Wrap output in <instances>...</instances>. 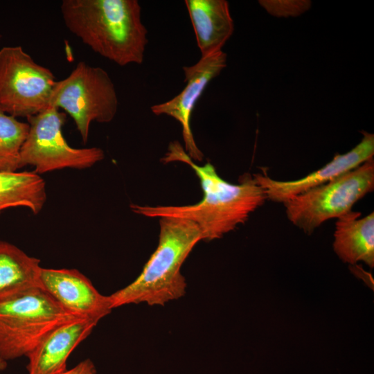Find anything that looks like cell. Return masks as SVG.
I'll return each mask as SVG.
<instances>
[{
    "instance_id": "obj_1",
    "label": "cell",
    "mask_w": 374,
    "mask_h": 374,
    "mask_svg": "<svg viewBox=\"0 0 374 374\" xmlns=\"http://www.w3.org/2000/svg\"><path fill=\"white\" fill-rule=\"evenodd\" d=\"M163 163L180 161L188 165L199 179L203 197L199 202L185 206L130 205L131 210L148 217H172L188 220L200 229L203 240L222 238L244 224L251 213L267 199L263 188L253 175L245 174L238 184H231L217 174L209 162L198 166L177 141L170 143Z\"/></svg>"
},
{
    "instance_id": "obj_2",
    "label": "cell",
    "mask_w": 374,
    "mask_h": 374,
    "mask_svg": "<svg viewBox=\"0 0 374 374\" xmlns=\"http://www.w3.org/2000/svg\"><path fill=\"white\" fill-rule=\"evenodd\" d=\"M66 28L100 56L124 66L141 64L148 43L137 0H63Z\"/></svg>"
},
{
    "instance_id": "obj_3",
    "label": "cell",
    "mask_w": 374,
    "mask_h": 374,
    "mask_svg": "<svg viewBox=\"0 0 374 374\" xmlns=\"http://www.w3.org/2000/svg\"><path fill=\"white\" fill-rule=\"evenodd\" d=\"M158 245L131 283L109 295L113 309L144 303L164 305L186 294L181 267L194 247L203 240L199 227L179 217L159 218Z\"/></svg>"
},
{
    "instance_id": "obj_4",
    "label": "cell",
    "mask_w": 374,
    "mask_h": 374,
    "mask_svg": "<svg viewBox=\"0 0 374 374\" xmlns=\"http://www.w3.org/2000/svg\"><path fill=\"white\" fill-rule=\"evenodd\" d=\"M80 319L42 288L0 303V359L26 357L52 330Z\"/></svg>"
},
{
    "instance_id": "obj_5",
    "label": "cell",
    "mask_w": 374,
    "mask_h": 374,
    "mask_svg": "<svg viewBox=\"0 0 374 374\" xmlns=\"http://www.w3.org/2000/svg\"><path fill=\"white\" fill-rule=\"evenodd\" d=\"M115 85L101 67L78 62L69 75L55 82L48 107L62 109L73 120L86 143L91 123L112 121L118 110Z\"/></svg>"
},
{
    "instance_id": "obj_6",
    "label": "cell",
    "mask_w": 374,
    "mask_h": 374,
    "mask_svg": "<svg viewBox=\"0 0 374 374\" xmlns=\"http://www.w3.org/2000/svg\"><path fill=\"white\" fill-rule=\"evenodd\" d=\"M374 190V160L319 186L307 190L283 204L287 219L311 234L324 222L352 211L355 204Z\"/></svg>"
},
{
    "instance_id": "obj_7",
    "label": "cell",
    "mask_w": 374,
    "mask_h": 374,
    "mask_svg": "<svg viewBox=\"0 0 374 374\" xmlns=\"http://www.w3.org/2000/svg\"><path fill=\"white\" fill-rule=\"evenodd\" d=\"M66 118L65 112L53 107L26 118L29 131L20 151V168L32 166L39 175L66 168L85 169L104 159L100 148L69 145L62 134Z\"/></svg>"
},
{
    "instance_id": "obj_8",
    "label": "cell",
    "mask_w": 374,
    "mask_h": 374,
    "mask_svg": "<svg viewBox=\"0 0 374 374\" xmlns=\"http://www.w3.org/2000/svg\"><path fill=\"white\" fill-rule=\"evenodd\" d=\"M55 82L21 46L0 49V112L17 118L36 115L48 107Z\"/></svg>"
},
{
    "instance_id": "obj_9",
    "label": "cell",
    "mask_w": 374,
    "mask_h": 374,
    "mask_svg": "<svg viewBox=\"0 0 374 374\" xmlns=\"http://www.w3.org/2000/svg\"><path fill=\"white\" fill-rule=\"evenodd\" d=\"M226 54L220 50L202 57L192 66H184L186 82L184 89L170 100L150 108L154 114L169 116L181 124L186 152L191 159L201 161L204 157L192 133L191 114L207 85L226 66Z\"/></svg>"
},
{
    "instance_id": "obj_10",
    "label": "cell",
    "mask_w": 374,
    "mask_h": 374,
    "mask_svg": "<svg viewBox=\"0 0 374 374\" xmlns=\"http://www.w3.org/2000/svg\"><path fill=\"white\" fill-rule=\"evenodd\" d=\"M42 288L65 310L76 317L99 322L113 310L109 296L100 293L75 269L42 267Z\"/></svg>"
},
{
    "instance_id": "obj_11",
    "label": "cell",
    "mask_w": 374,
    "mask_h": 374,
    "mask_svg": "<svg viewBox=\"0 0 374 374\" xmlns=\"http://www.w3.org/2000/svg\"><path fill=\"white\" fill-rule=\"evenodd\" d=\"M361 141L350 151L343 154H336L324 166L305 177L293 181H278L269 177L263 169L262 172L253 175L263 188L267 199L283 203L315 187L323 185L341 175L350 171L373 158L374 135L362 132Z\"/></svg>"
},
{
    "instance_id": "obj_12",
    "label": "cell",
    "mask_w": 374,
    "mask_h": 374,
    "mask_svg": "<svg viewBox=\"0 0 374 374\" xmlns=\"http://www.w3.org/2000/svg\"><path fill=\"white\" fill-rule=\"evenodd\" d=\"M98 322L80 319L48 333L26 356L28 374H60L72 351L92 332Z\"/></svg>"
},
{
    "instance_id": "obj_13",
    "label": "cell",
    "mask_w": 374,
    "mask_h": 374,
    "mask_svg": "<svg viewBox=\"0 0 374 374\" xmlns=\"http://www.w3.org/2000/svg\"><path fill=\"white\" fill-rule=\"evenodd\" d=\"M202 57L222 50L233 33L234 24L225 0H186Z\"/></svg>"
},
{
    "instance_id": "obj_14",
    "label": "cell",
    "mask_w": 374,
    "mask_h": 374,
    "mask_svg": "<svg viewBox=\"0 0 374 374\" xmlns=\"http://www.w3.org/2000/svg\"><path fill=\"white\" fill-rule=\"evenodd\" d=\"M361 213L350 212L335 222L333 249L344 262L355 265L363 261L374 266V213L360 218Z\"/></svg>"
},
{
    "instance_id": "obj_15",
    "label": "cell",
    "mask_w": 374,
    "mask_h": 374,
    "mask_svg": "<svg viewBox=\"0 0 374 374\" xmlns=\"http://www.w3.org/2000/svg\"><path fill=\"white\" fill-rule=\"evenodd\" d=\"M39 263L15 245L0 240V303L42 288Z\"/></svg>"
},
{
    "instance_id": "obj_16",
    "label": "cell",
    "mask_w": 374,
    "mask_h": 374,
    "mask_svg": "<svg viewBox=\"0 0 374 374\" xmlns=\"http://www.w3.org/2000/svg\"><path fill=\"white\" fill-rule=\"evenodd\" d=\"M46 200V184L39 175L33 171H0V212L23 206L37 215Z\"/></svg>"
},
{
    "instance_id": "obj_17",
    "label": "cell",
    "mask_w": 374,
    "mask_h": 374,
    "mask_svg": "<svg viewBox=\"0 0 374 374\" xmlns=\"http://www.w3.org/2000/svg\"><path fill=\"white\" fill-rule=\"evenodd\" d=\"M28 131V123L0 112V171L20 168V151Z\"/></svg>"
},
{
    "instance_id": "obj_18",
    "label": "cell",
    "mask_w": 374,
    "mask_h": 374,
    "mask_svg": "<svg viewBox=\"0 0 374 374\" xmlns=\"http://www.w3.org/2000/svg\"><path fill=\"white\" fill-rule=\"evenodd\" d=\"M259 3L268 13L278 17H297L311 7V1L307 0H265Z\"/></svg>"
},
{
    "instance_id": "obj_19",
    "label": "cell",
    "mask_w": 374,
    "mask_h": 374,
    "mask_svg": "<svg viewBox=\"0 0 374 374\" xmlns=\"http://www.w3.org/2000/svg\"><path fill=\"white\" fill-rule=\"evenodd\" d=\"M96 369L93 362L89 359H85L69 370H66L60 374H96Z\"/></svg>"
},
{
    "instance_id": "obj_20",
    "label": "cell",
    "mask_w": 374,
    "mask_h": 374,
    "mask_svg": "<svg viewBox=\"0 0 374 374\" xmlns=\"http://www.w3.org/2000/svg\"><path fill=\"white\" fill-rule=\"evenodd\" d=\"M7 362L0 359V371H3L7 367Z\"/></svg>"
},
{
    "instance_id": "obj_21",
    "label": "cell",
    "mask_w": 374,
    "mask_h": 374,
    "mask_svg": "<svg viewBox=\"0 0 374 374\" xmlns=\"http://www.w3.org/2000/svg\"><path fill=\"white\" fill-rule=\"evenodd\" d=\"M1 37H2V35L0 34V40H1Z\"/></svg>"
}]
</instances>
